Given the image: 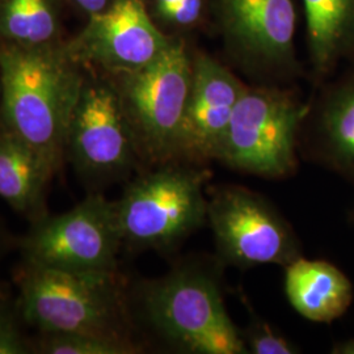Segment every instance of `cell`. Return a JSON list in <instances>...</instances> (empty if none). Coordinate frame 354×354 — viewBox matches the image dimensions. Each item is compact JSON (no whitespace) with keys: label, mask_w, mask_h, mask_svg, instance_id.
Segmentation results:
<instances>
[{"label":"cell","mask_w":354,"mask_h":354,"mask_svg":"<svg viewBox=\"0 0 354 354\" xmlns=\"http://www.w3.org/2000/svg\"><path fill=\"white\" fill-rule=\"evenodd\" d=\"M84 80L73 62L44 45L0 51L1 111L8 133L23 140L55 172Z\"/></svg>","instance_id":"6da1fadb"},{"label":"cell","mask_w":354,"mask_h":354,"mask_svg":"<svg viewBox=\"0 0 354 354\" xmlns=\"http://www.w3.org/2000/svg\"><path fill=\"white\" fill-rule=\"evenodd\" d=\"M142 306L152 328L194 354L248 353L226 311L214 279L198 269H177L143 289Z\"/></svg>","instance_id":"7a4b0ae2"},{"label":"cell","mask_w":354,"mask_h":354,"mask_svg":"<svg viewBox=\"0 0 354 354\" xmlns=\"http://www.w3.org/2000/svg\"><path fill=\"white\" fill-rule=\"evenodd\" d=\"M19 310L28 324L48 333L125 337L114 274L79 273L28 264Z\"/></svg>","instance_id":"3957f363"},{"label":"cell","mask_w":354,"mask_h":354,"mask_svg":"<svg viewBox=\"0 0 354 354\" xmlns=\"http://www.w3.org/2000/svg\"><path fill=\"white\" fill-rule=\"evenodd\" d=\"M207 178L203 169L168 165L131 183L115 203L124 244L168 248L201 227L207 219Z\"/></svg>","instance_id":"277c9868"},{"label":"cell","mask_w":354,"mask_h":354,"mask_svg":"<svg viewBox=\"0 0 354 354\" xmlns=\"http://www.w3.org/2000/svg\"><path fill=\"white\" fill-rule=\"evenodd\" d=\"M192 75L193 57L181 37L151 64L120 74L117 91L137 147L152 160L176 158Z\"/></svg>","instance_id":"5b68a950"},{"label":"cell","mask_w":354,"mask_h":354,"mask_svg":"<svg viewBox=\"0 0 354 354\" xmlns=\"http://www.w3.org/2000/svg\"><path fill=\"white\" fill-rule=\"evenodd\" d=\"M307 106L279 88L245 87L216 160L263 177H283L295 167V140Z\"/></svg>","instance_id":"8992f818"},{"label":"cell","mask_w":354,"mask_h":354,"mask_svg":"<svg viewBox=\"0 0 354 354\" xmlns=\"http://www.w3.org/2000/svg\"><path fill=\"white\" fill-rule=\"evenodd\" d=\"M122 244L115 203L92 194L64 214L39 219L23 250L32 266L114 274Z\"/></svg>","instance_id":"52a82bcc"},{"label":"cell","mask_w":354,"mask_h":354,"mask_svg":"<svg viewBox=\"0 0 354 354\" xmlns=\"http://www.w3.org/2000/svg\"><path fill=\"white\" fill-rule=\"evenodd\" d=\"M207 219L216 247L232 266H286L299 257V245L286 221L264 198L239 187L215 189Z\"/></svg>","instance_id":"ba28073f"},{"label":"cell","mask_w":354,"mask_h":354,"mask_svg":"<svg viewBox=\"0 0 354 354\" xmlns=\"http://www.w3.org/2000/svg\"><path fill=\"white\" fill-rule=\"evenodd\" d=\"M210 17L230 54L243 66L263 73L295 68L294 0H210Z\"/></svg>","instance_id":"9c48e42d"},{"label":"cell","mask_w":354,"mask_h":354,"mask_svg":"<svg viewBox=\"0 0 354 354\" xmlns=\"http://www.w3.org/2000/svg\"><path fill=\"white\" fill-rule=\"evenodd\" d=\"M71 160L84 176L108 180L122 176L138 151L117 88L84 83L67 137Z\"/></svg>","instance_id":"30bf717a"},{"label":"cell","mask_w":354,"mask_h":354,"mask_svg":"<svg viewBox=\"0 0 354 354\" xmlns=\"http://www.w3.org/2000/svg\"><path fill=\"white\" fill-rule=\"evenodd\" d=\"M172 38L153 21L147 0H113L102 12L89 16L76 53L120 75L151 64Z\"/></svg>","instance_id":"8fae6325"},{"label":"cell","mask_w":354,"mask_h":354,"mask_svg":"<svg viewBox=\"0 0 354 354\" xmlns=\"http://www.w3.org/2000/svg\"><path fill=\"white\" fill-rule=\"evenodd\" d=\"M245 86L214 58L193 57L189 99L176 156L194 162L216 159Z\"/></svg>","instance_id":"7c38bea8"},{"label":"cell","mask_w":354,"mask_h":354,"mask_svg":"<svg viewBox=\"0 0 354 354\" xmlns=\"http://www.w3.org/2000/svg\"><path fill=\"white\" fill-rule=\"evenodd\" d=\"M285 294L299 315L329 323L348 310L352 285L336 266L299 256L285 266Z\"/></svg>","instance_id":"4fadbf2b"},{"label":"cell","mask_w":354,"mask_h":354,"mask_svg":"<svg viewBox=\"0 0 354 354\" xmlns=\"http://www.w3.org/2000/svg\"><path fill=\"white\" fill-rule=\"evenodd\" d=\"M53 168L11 133L0 136V197L19 214L39 216Z\"/></svg>","instance_id":"5bb4252c"},{"label":"cell","mask_w":354,"mask_h":354,"mask_svg":"<svg viewBox=\"0 0 354 354\" xmlns=\"http://www.w3.org/2000/svg\"><path fill=\"white\" fill-rule=\"evenodd\" d=\"M313 64L326 71L354 39V0H302Z\"/></svg>","instance_id":"9a60e30c"},{"label":"cell","mask_w":354,"mask_h":354,"mask_svg":"<svg viewBox=\"0 0 354 354\" xmlns=\"http://www.w3.org/2000/svg\"><path fill=\"white\" fill-rule=\"evenodd\" d=\"M57 30L51 0H4L0 8V33L19 45H45Z\"/></svg>","instance_id":"2e32d148"},{"label":"cell","mask_w":354,"mask_h":354,"mask_svg":"<svg viewBox=\"0 0 354 354\" xmlns=\"http://www.w3.org/2000/svg\"><path fill=\"white\" fill-rule=\"evenodd\" d=\"M41 352L48 354H129L137 348L125 337L95 333H48L41 345Z\"/></svg>","instance_id":"e0dca14e"},{"label":"cell","mask_w":354,"mask_h":354,"mask_svg":"<svg viewBox=\"0 0 354 354\" xmlns=\"http://www.w3.org/2000/svg\"><path fill=\"white\" fill-rule=\"evenodd\" d=\"M324 127L337 155L354 163V86L344 89L329 104Z\"/></svg>","instance_id":"ac0fdd59"},{"label":"cell","mask_w":354,"mask_h":354,"mask_svg":"<svg viewBox=\"0 0 354 354\" xmlns=\"http://www.w3.org/2000/svg\"><path fill=\"white\" fill-rule=\"evenodd\" d=\"M152 19L176 32H193L210 19V0H151Z\"/></svg>","instance_id":"d6986e66"},{"label":"cell","mask_w":354,"mask_h":354,"mask_svg":"<svg viewBox=\"0 0 354 354\" xmlns=\"http://www.w3.org/2000/svg\"><path fill=\"white\" fill-rule=\"evenodd\" d=\"M241 336L247 351L253 354H294L298 352L283 335L261 320L252 322L250 328Z\"/></svg>","instance_id":"ffe728a7"},{"label":"cell","mask_w":354,"mask_h":354,"mask_svg":"<svg viewBox=\"0 0 354 354\" xmlns=\"http://www.w3.org/2000/svg\"><path fill=\"white\" fill-rule=\"evenodd\" d=\"M28 353V346L10 308L0 301V354Z\"/></svg>","instance_id":"44dd1931"},{"label":"cell","mask_w":354,"mask_h":354,"mask_svg":"<svg viewBox=\"0 0 354 354\" xmlns=\"http://www.w3.org/2000/svg\"><path fill=\"white\" fill-rule=\"evenodd\" d=\"M76 4L89 16L97 15L108 8L113 0H74Z\"/></svg>","instance_id":"7402d4cb"},{"label":"cell","mask_w":354,"mask_h":354,"mask_svg":"<svg viewBox=\"0 0 354 354\" xmlns=\"http://www.w3.org/2000/svg\"><path fill=\"white\" fill-rule=\"evenodd\" d=\"M336 353L354 354V342H346L340 348H337V351H335Z\"/></svg>","instance_id":"603a6c76"},{"label":"cell","mask_w":354,"mask_h":354,"mask_svg":"<svg viewBox=\"0 0 354 354\" xmlns=\"http://www.w3.org/2000/svg\"><path fill=\"white\" fill-rule=\"evenodd\" d=\"M0 136H1V131H0Z\"/></svg>","instance_id":"cb8c5ba5"}]
</instances>
